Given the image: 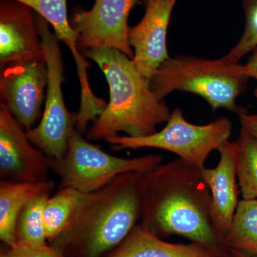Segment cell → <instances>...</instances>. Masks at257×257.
<instances>
[{"mask_svg": "<svg viewBox=\"0 0 257 257\" xmlns=\"http://www.w3.org/2000/svg\"><path fill=\"white\" fill-rule=\"evenodd\" d=\"M217 151L219 153L218 165L214 168L204 167L202 173L210 191L211 224L218 239L223 243L239 202L236 144L228 140Z\"/></svg>", "mask_w": 257, "mask_h": 257, "instance_id": "12", "label": "cell"}, {"mask_svg": "<svg viewBox=\"0 0 257 257\" xmlns=\"http://www.w3.org/2000/svg\"><path fill=\"white\" fill-rule=\"evenodd\" d=\"M245 26L242 35L235 46L224 56L231 63L240 60L257 47V0H242Z\"/></svg>", "mask_w": 257, "mask_h": 257, "instance_id": "20", "label": "cell"}, {"mask_svg": "<svg viewBox=\"0 0 257 257\" xmlns=\"http://www.w3.org/2000/svg\"><path fill=\"white\" fill-rule=\"evenodd\" d=\"M231 257H237L236 256H235L234 254H233V253H231Z\"/></svg>", "mask_w": 257, "mask_h": 257, "instance_id": "27", "label": "cell"}, {"mask_svg": "<svg viewBox=\"0 0 257 257\" xmlns=\"http://www.w3.org/2000/svg\"><path fill=\"white\" fill-rule=\"evenodd\" d=\"M52 194H44L35 198L23 208L17 222L18 244L30 246L46 244L47 239L43 223V210L47 199Z\"/></svg>", "mask_w": 257, "mask_h": 257, "instance_id": "19", "label": "cell"}, {"mask_svg": "<svg viewBox=\"0 0 257 257\" xmlns=\"http://www.w3.org/2000/svg\"><path fill=\"white\" fill-rule=\"evenodd\" d=\"M0 104L26 131L42 115L48 82L45 54L0 67Z\"/></svg>", "mask_w": 257, "mask_h": 257, "instance_id": "8", "label": "cell"}, {"mask_svg": "<svg viewBox=\"0 0 257 257\" xmlns=\"http://www.w3.org/2000/svg\"><path fill=\"white\" fill-rule=\"evenodd\" d=\"M223 243L229 249L257 256V199H242Z\"/></svg>", "mask_w": 257, "mask_h": 257, "instance_id": "17", "label": "cell"}, {"mask_svg": "<svg viewBox=\"0 0 257 257\" xmlns=\"http://www.w3.org/2000/svg\"><path fill=\"white\" fill-rule=\"evenodd\" d=\"M141 202L140 224L157 236H182L231 256L213 229L210 191L200 169L177 158L142 173Z\"/></svg>", "mask_w": 257, "mask_h": 257, "instance_id": "1", "label": "cell"}, {"mask_svg": "<svg viewBox=\"0 0 257 257\" xmlns=\"http://www.w3.org/2000/svg\"><path fill=\"white\" fill-rule=\"evenodd\" d=\"M230 251H231V253H233V254H234L235 256L237 257H257V256L247 254V253L241 252V251H236V250L230 249Z\"/></svg>", "mask_w": 257, "mask_h": 257, "instance_id": "24", "label": "cell"}, {"mask_svg": "<svg viewBox=\"0 0 257 257\" xmlns=\"http://www.w3.org/2000/svg\"><path fill=\"white\" fill-rule=\"evenodd\" d=\"M35 15L15 0L0 1V67L44 55Z\"/></svg>", "mask_w": 257, "mask_h": 257, "instance_id": "13", "label": "cell"}, {"mask_svg": "<svg viewBox=\"0 0 257 257\" xmlns=\"http://www.w3.org/2000/svg\"><path fill=\"white\" fill-rule=\"evenodd\" d=\"M140 1L95 0L92 9L77 10L71 24L79 34V50L82 53L91 49H114L133 59L128 19L131 10Z\"/></svg>", "mask_w": 257, "mask_h": 257, "instance_id": "9", "label": "cell"}, {"mask_svg": "<svg viewBox=\"0 0 257 257\" xmlns=\"http://www.w3.org/2000/svg\"><path fill=\"white\" fill-rule=\"evenodd\" d=\"M248 79L244 64L231 63L224 57L207 60L180 55L166 60L150 85L161 100L175 91L192 93L203 98L214 110L224 109L239 115L246 111L236 100Z\"/></svg>", "mask_w": 257, "mask_h": 257, "instance_id": "4", "label": "cell"}, {"mask_svg": "<svg viewBox=\"0 0 257 257\" xmlns=\"http://www.w3.org/2000/svg\"><path fill=\"white\" fill-rule=\"evenodd\" d=\"M141 174L127 172L84 193L67 229L50 243L67 257H104L141 219Z\"/></svg>", "mask_w": 257, "mask_h": 257, "instance_id": "2", "label": "cell"}, {"mask_svg": "<svg viewBox=\"0 0 257 257\" xmlns=\"http://www.w3.org/2000/svg\"><path fill=\"white\" fill-rule=\"evenodd\" d=\"M232 128V123L224 116L207 124H192L186 120L180 108H175L160 131L143 138L117 135L104 141L115 151L143 148L165 150L175 154L184 163L202 170L211 152L229 140Z\"/></svg>", "mask_w": 257, "mask_h": 257, "instance_id": "5", "label": "cell"}, {"mask_svg": "<svg viewBox=\"0 0 257 257\" xmlns=\"http://www.w3.org/2000/svg\"><path fill=\"white\" fill-rule=\"evenodd\" d=\"M29 140L26 130L0 104V177L2 181H48L50 160Z\"/></svg>", "mask_w": 257, "mask_h": 257, "instance_id": "10", "label": "cell"}, {"mask_svg": "<svg viewBox=\"0 0 257 257\" xmlns=\"http://www.w3.org/2000/svg\"><path fill=\"white\" fill-rule=\"evenodd\" d=\"M235 144L236 175L242 199H257V138L241 128Z\"/></svg>", "mask_w": 257, "mask_h": 257, "instance_id": "18", "label": "cell"}, {"mask_svg": "<svg viewBox=\"0 0 257 257\" xmlns=\"http://www.w3.org/2000/svg\"><path fill=\"white\" fill-rule=\"evenodd\" d=\"M142 1L144 2V3H145V4H146V3H147V2L149 1V0H142Z\"/></svg>", "mask_w": 257, "mask_h": 257, "instance_id": "26", "label": "cell"}, {"mask_svg": "<svg viewBox=\"0 0 257 257\" xmlns=\"http://www.w3.org/2000/svg\"><path fill=\"white\" fill-rule=\"evenodd\" d=\"M245 70L248 78L257 80V47L253 50L252 54L244 64Z\"/></svg>", "mask_w": 257, "mask_h": 257, "instance_id": "23", "label": "cell"}, {"mask_svg": "<svg viewBox=\"0 0 257 257\" xmlns=\"http://www.w3.org/2000/svg\"><path fill=\"white\" fill-rule=\"evenodd\" d=\"M240 123L241 128L253 135L257 138V113L248 114L246 111L239 114Z\"/></svg>", "mask_w": 257, "mask_h": 257, "instance_id": "22", "label": "cell"}, {"mask_svg": "<svg viewBox=\"0 0 257 257\" xmlns=\"http://www.w3.org/2000/svg\"><path fill=\"white\" fill-rule=\"evenodd\" d=\"M254 95L255 96H256V98L257 99V86L256 89H254Z\"/></svg>", "mask_w": 257, "mask_h": 257, "instance_id": "25", "label": "cell"}, {"mask_svg": "<svg viewBox=\"0 0 257 257\" xmlns=\"http://www.w3.org/2000/svg\"><path fill=\"white\" fill-rule=\"evenodd\" d=\"M0 257H67L60 250L51 245L40 246L16 244L2 250Z\"/></svg>", "mask_w": 257, "mask_h": 257, "instance_id": "21", "label": "cell"}, {"mask_svg": "<svg viewBox=\"0 0 257 257\" xmlns=\"http://www.w3.org/2000/svg\"><path fill=\"white\" fill-rule=\"evenodd\" d=\"M84 193L72 188H60L47 199L43 223L47 241L53 242L67 229Z\"/></svg>", "mask_w": 257, "mask_h": 257, "instance_id": "16", "label": "cell"}, {"mask_svg": "<svg viewBox=\"0 0 257 257\" xmlns=\"http://www.w3.org/2000/svg\"><path fill=\"white\" fill-rule=\"evenodd\" d=\"M82 55L99 66L109 88V102L87 128V140H105L119 133L143 138L156 133L157 126L168 121L172 111L152 90L132 59L110 48L91 49Z\"/></svg>", "mask_w": 257, "mask_h": 257, "instance_id": "3", "label": "cell"}, {"mask_svg": "<svg viewBox=\"0 0 257 257\" xmlns=\"http://www.w3.org/2000/svg\"><path fill=\"white\" fill-rule=\"evenodd\" d=\"M74 130L63 157L50 160V168L60 177L61 188L90 193L102 188L118 176L127 172L145 173L163 162L160 155L135 158L113 156L89 143Z\"/></svg>", "mask_w": 257, "mask_h": 257, "instance_id": "6", "label": "cell"}, {"mask_svg": "<svg viewBox=\"0 0 257 257\" xmlns=\"http://www.w3.org/2000/svg\"><path fill=\"white\" fill-rule=\"evenodd\" d=\"M104 257H222L199 243H175L164 241L139 224L127 237Z\"/></svg>", "mask_w": 257, "mask_h": 257, "instance_id": "14", "label": "cell"}, {"mask_svg": "<svg viewBox=\"0 0 257 257\" xmlns=\"http://www.w3.org/2000/svg\"><path fill=\"white\" fill-rule=\"evenodd\" d=\"M178 0H149L141 21L128 29L134 65L150 82L157 69L170 58L167 35L171 16Z\"/></svg>", "mask_w": 257, "mask_h": 257, "instance_id": "11", "label": "cell"}, {"mask_svg": "<svg viewBox=\"0 0 257 257\" xmlns=\"http://www.w3.org/2000/svg\"><path fill=\"white\" fill-rule=\"evenodd\" d=\"M52 181L20 182L1 181L0 183V239L7 246L18 243L17 222L28 202L44 194H52Z\"/></svg>", "mask_w": 257, "mask_h": 257, "instance_id": "15", "label": "cell"}, {"mask_svg": "<svg viewBox=\"0 0 257 257\" xmlns=\"http://www.w3.org/2000/svg\"><path fill=\"white\" fill-rule=\"evenodd\" d=\"M35 20L47 62L48 82L42 119L37 126L26 131L27 135L31 143L50 160H59L67 151L76 130L77 113L69 112L64 100V63L60 41L45 19L36 14Z\"/></svg>", "mask_w": 257, "mask_h": 257, "instance_id": "7", "label": "cell"}]
</instances>
